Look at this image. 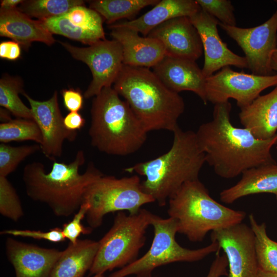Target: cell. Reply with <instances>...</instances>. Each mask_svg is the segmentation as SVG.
Here are the masks:
<instances>
[{
  "mask_svg": "<svg viewBox=\"0 0 277 277\" xmlns=\"http://www.w3.org/2000/svg\"><path fill=\"white\" fill-rule=\"evenodd\" d=\"M231 104L214 105L212 120L201 125L195 132L206 163L224 179H232L245 171L276 163L271 149L277 145V133L268 140L255 138L245 128L236 127L230 119Z\"/></svg>",
  "mask_w": 277,
  "mask_h": 277,
  "instance_id": "6da1fadb",
  "label": "cell"
},
{
  "mask_svg": "<svg viewBox=\"0 0 277 277\" xmlns=\"http://www.w3.org/2000/svg\"><path fill=\"white\" fill-rule=\"evenodd\" d=\"M85 162V153L80 150L68 164L54 161L47 173L41 162L27 164L23 169V180L27 195L47 205L57 216L75 214L84 203L87 188L104 175L92 162L80 173L79 169Z\"/></svg>",
  "mask_w": 277,
  "mask_h": 277,
  "instance_id": "7a4b0ae2",
  "label": "cell"
},
{
  "mask_svg": "<svg viewBox=\"0 0 277 277\" xmlns=\"http://www.w3.org/2000/svg\"><path fill=\"white\" fill-rule=\"evenodd\" d=\"M128 104L144 129L172 132L185 110L183 97L148 68L124 65L113 87Z\"/></svg>",
  "mask_w": 277,
  "mask_h": 277,
  "instance_id": "3957f363",
  "label": "cell"
},
{
  "mask_svg": "<svg viewBox=\"0 0 277 277\" xmlns=\"http://www.w3.org/2000/svg\"><path fill=\"white\" fill-rule=\"evenodd\" d=\"M173 133V143L167 152L125 169L145 177L141 183L142 190L161 206H165L185 183L198 180L206 163L195 132L178 127Z\"/></svg>",
  "mask_w": 277,
  "mask_h": 277,
  "instance_id": "277c9868",
  "label": "cell"
},
{
  "mask_svg": "<svg viewBox=\"0 0 277 277\" xmlns=\"http://www.w3.org/2000/svg\"><path fill=\"white\" fill-rule=\"evenodd\" d=\"M147 133L113 88H104L93 97L88 131L93 147L108 155H127L143 146Z\"/></svg>",
  "mask_w": 277,
  "mask_h": 277,
  "instance_id": "5b68a950",
  "label": "cell"
},
{
  "mask_svg": "<svg viewBox=\"0 0 277 277\" xmlns=\"http://www.w3.org/2000/svg\"><path fill=\"white\" fill-rule=\"evenodd\" d=\"M168 202V214L175 220L177 232L193 242L202 241L210 231L241 223L246 215L214 200L199 179L185 183Z\"/></svg>",
  "mask_w": 277,
  "mask_h": 277,
  "instance_id": "8992f818",
  "label": "cell"
},
{
  "mask_svg": "<svg viewBox=\"0 0 277 277\" xmlns=\"http://www.w3.org/2000/svg\"><path fill=\"white\" fill-rule=\"evenodd\" d=\"M152 213L141 209L135 214L119 212L112 226L98 241V248L89 270L92 275L123 268L135 261L146 241Z\"/></svg>",
  "mask_w": 277,
  "mask_h": 277,
  "instance_id": "52a82bcc",
  "label": "cell"
},
{
  "mask_svg": "<svg viewBox=\"0 0 277 277\" xmlns=\"http://www.w3.org/2000/svg\"><path fill=\"white\" fill-rule=\"evenodd\" d=\"M151 225L154 236L148 251L141 258L112 273L108 277H151L154 269L177 262H193L201 260L210 254L221 250L219 243L212 241L209 245L197 249H190L180 245L175 240L177 232L175 220L163 219L152 214Z\"/></svg>",
  "mask_w": 277,
  "mask_h": 277,
  "instance_id": "ba28073f",
  "label": "cell"
},
{
  "mask_svg": "<svg viewBox=\"0 0 277 277\" xmlns=\"http://www.w3.org/2000/svg\"><path fill=\"white\" fill-rule=\"evenodd\" d=\"M141 183L136 175L120 179L103 175L92 183L84 201L89 205L86 217L90 228L100 226L109 213L127 210L135 214L143 205L155 202L142 190Z\"/></svg>",
  "mask_w": 277,
  "mask_h": 277,
  "instance_id": "9c48e42d",
  "label": "cell"
},
{
  "mask_svg": "<svg viewBox=\"0 0 277 277\" xmlns=\"http://www.w3.org/2000/svg\"><path fill=\"white\" fill-rule=\"evenodd\" d=\"M277 86V73L261 76L238 72L230 66L206 78L207 102L215 105L233 98L240 108L250 104L266 89Z\"/></svg>",
  "mask_w": 277,
  "mask_h": 277,
  "instance_id": "30bf717a",
  "label": "cell"
},
{
  "mask_svg": "<svg viewBox=\"0 0 277 277\" xmlns=\"http://www.w3.org/2000/svg\"><path fill=\"white\" fill-rule=\"evenodd\" d=\"M61 44L73 57L87 64L91 71L92 80L84 94L85 98L94 97L114 83L124 66L123 50L118 42L105 38L87 47Z\"/></svg>",
  "mask_w": 277,
  "mask_h": 277,
  "instance_id": "8fae6325",
  "label": "cell"
},
{
  "mask_svg": "<svg viewBox=\"0 0 277 277\" xmlns=\"http://www.w3.org/2000/svg\"><path fill=\"white\" fill-rule=\"evenodd\" d=\"M219 25L242 49L251 73L274 74L271 60L277 48V9L267 21L256 27L241 28L220 22Z\"/></svg>",
  "mask_w": 277,
  "mask_h": 277,
  "instance_id": "7c38bea8",
  "label": "cell"
},
{
  "mask_svg": "<svg viewBox=\"0 0 277 277\" xmlns=\"http://www.w3.org/2000/svg\"><path fill=\"white\" fill-rule=\"evenodd\" d=\"M211 241L217 242L227 258L228 277H258L259 270L254 236L242 223L211 231Z\"/></svg>",
  "mask_w": 277,
  "mask_h": 277,
  "instance_id": "4fadbf2b",
  "label": "cell"
},
{
  "mask_svg": "<svg viewBox=\"0 0 277 277\" xmlns=\"http://www.w3.org/2000/svg\"><path fill=\"white\" fill-rule=\"evenodd\" d=\"M23 94L30 104L33 120L42 135L41 151L46 157L55 161L56 157L62 154L64 141H74L77 132L69 130L65 127L56 91L50 99L44 101L35 100L25 92Z\"/></svg>",
  "mask_w": 277,
  "mask_h": 277,
  "instance_id": "5bb4252c",
  "label": "cell"
},
{
  "mask_svg": "<svg viewBox=\"0 0 277 277\" xmlns=\"http://www.w3.org/2000/svg\"><path fill=\"white\" fill-rule=\"evenodd\" d=\"M189 17L201 39L204 53L202 70L206 78L226 66L248 68L245 57L234 53L222 40L217 30L220 22L217 19L202 9Z\"/></svg>",
  "mask_w": 277,
  "mask_h": 277,
  "instance_id": "9a60e30c",
  "label": "cell"
},
{
  "mask_svg": "<svg viewBox=\"0 0 277 277\" xmlns=\"http://www.w3.org/2000/svg\"><path fill=\"white\" fill-rule=\"evenodd\" d=\"M160 41L166 55L196 61L203 49L199 32L189 17L180 16L156 27L147 36Z\"/></svg>",
  "mask_w": 277,
  "mask_h": 277,
  "instance_id": "2e32d148",
  "label": "cell"
},
{
  "mask_svg": "<svg viewBox=\"0 0 277 277\" xmlns=\"http://www.w3.org/2000/svg\"><path fill=\"white\" fill-rule=\"evenodd\" d=\"M6 251L15 277H49L62 251L42 248L12 238L6 241Z\"/></svg>",
  "mask_w": 277,
  "mask_h": 277,
  "instance_id": "e0dca14e",
  "label": "cell"
},
{
  "mask_svg": "<svg viewBox=\"0 0 277 277\" xmlns=\"http://www.w3.org/2000/svg\"><path fill=\"white\" fill-rule=\"evenodd\" d=\"M153 72L170 90L179 93L189 91L206 105V77L195 61L166 55L152 67Z\"/></svg>",
  "mask_w": 277,
  "mask_h": 277,
  "instance_id": "ac0fdd59",
  "label": "cell"
},
{
  "mask_svg": "<svg viewBox=\"0 0 277 277\" xmlns=\"http://www.w3.org/2000/svg\"><path fill=\"white\" fill-rule=\"evenodd\" d=\"M110 35L121 45L125 65L153 67L165 56L163 44L157 39L142 37L136 31L113 24L108 26Z\"/></svg>",
  "mask_w": 277,
  "mask_h": 277,
  "instance_id": "d6986e66",
  "label": "cell"
},
{
  "mask_svg": "<svg viewBox=\"0 0 277 277\" xmlns=\"http://www.w3.org/2000/svg\"><path fill=\"white\" fill-rule=\"evenodd\" d=\"M52 33L40 20H34L18 8L0 9V35L11 38L24 48L33 42L47 45L55 42Z\"/></svg>",
  "mask_w": 277,
  "mask_h": 277,
  "instance_id": "ffe728a7",
  "label": "cell"
},
{
  "mask_svg": "<svg viewBox=\"0 0 277 277\" xmlns=\"http://www.w3.org/2000/svg\"><path fill=\"white\" fill-rule=\"evenodd\" d=\"M240 109V123L255 138L268 140L277 133V86Z\"/></svg>",
  "mask_w": 277,
  "mask_h": 277,
  "instance_id": "44dd1931",
  "label": "cell"
},
{
  "mask_svg": "<svg viewBox=\"0 0 277 277\" xmlns=\"http://www.w3.org/2000/svg\"><path fill=\"white\" fill-rule=\"evenodd\" d=\"M201 9L195 0H162L137 18L113 25L132 29L145 37L168 20L180 16L190 17Z\"/></svg>",
  "mask_w": 277,
  "mask_h": 277,
  "instance_id": "7402d4cb",
  "label": "cell"
},
{
  "mask_svg": "<svg viewBox=\"0 0 277 277\" xmlns=\"http://www.w3.org/2000/svg\"><path fill=\"white\" fill-rule=\"evenodd\" d=\"M241 180L220 192L221 201L231 204L249 195L269 193L277 195V164L253 167L245 171Z\"/></svg>",
  "mask_w": 277,
  "mask_h": 277,
  "instance_id": "603a6c76",
  "label": "cell"
},
{
  "mask_svg": "<svg viewBox=\"0 0 277 277\" xmlns=\"http://www.w3.org/2000/svg\"><path fill=\"white\" fill-rule=\"evenodd\" d=\"M98 246V241L87 239L70 243L62 251L49 277H84L92 265Z\"/></svg>",
  "mask_w": 277,
  "mask_h": 277,
  "instance_id": "cb8c5ba5",
  "label": "cell"
},
{
  "mask_svg": "<svg viewBox=\"0 0 277 277\" xmlns=\"http://www.w3.org/2000/svg\"><path fill=\"white\" fill-rule=\"evenodd\" d=\"M160 0H96L90 3V8L98 13L105 19L107 24L110 25L122 18L131 19L143 8L149 6H154Z\"/></svg>",
  "mask_w": 277,
  "mask_h": 277,
  "instance_id": "d4e9b609",
  "label": "cell"
},
{
  "mask_svg": "<svg viewBox=\"0 0 277 277\" xmlns=\"http://www.w3.org/2000/svg\"><path fill=\"white\" fill-rule=\"evenodd\" d=\"M248 218L254 236L255 252L259 269L277 273V242L268 236L264 223H258L253 214H250Z\"/></svg>",
  "mask_w": 277,
  "mask_h": 277,
  "instance_id": "484cf974",
  "label": "cell"
},
{
  "mask_svg": "<svg viewBox=\"0 0 277 277\" xmlns=\"http://www.w3.org/2000/svg\"><path fill=\"white\" fill-rule=\"evenodd\" d=\"M23 83L18 77L4 76L0 80V105L18 118L33 120L31 110L21 100Z\"/></svg>",
  "mask_w": 277,
  "mask_h": 277,
  "instance_id": "4316f807",
  "label": "cell"
},
{
  "mask_svg": "<svg viewBox=\"0 0 277 277\" xmlns=\"http://www.w3.org/2000/svg\"><path fill=\"white\" fill-rule=\"evenodd\" d=\"M52 33L91 45L105 39L104 31L85 29L72 24L63 15L40 20Z\"/></svg>",
  "mask_w": 277,
  "mask_h": 277,
  "instance_id": "83f0119b",
  "label": "cell"
},
{
  "mask_svg": "<svg viewBox=\"0 0 277 277\" xmlns=\"http://www.w3.org/2000/svg\"><path fill=\"white\" fill-rule=\"evenodd\" d=\"M84 3L81 0H29L24 1L18 9L30 17L42 20L63 15Z\"/></svg>",
  "mask_w": 277,
  "mask_h": 277,
  "instance_id": "f1b7e54d",
  "label": "cell"
},
{
  "mask_svg": "<svg viewBox=\"0 0 277 277\" xmlns=\"http://www.w3.org/2000/svg\"><path fill=\"white\" fill-rule=\"evenodd\" d=\"M32 141L41 145L43 142L41 130L34 120L16 118L0 124V142Z\"/></svg>",
  "mask_w": 277,
  "mask_h": 277,
  "instance_id": "f546056e",
  "label": "cell"
},
{
  "mask_svg": "<svg viewBox=\"0 0 277 277\" xmlns=\"http://www.w3.org/2000/svg\"><path fill=\"white\" fill-rule=\"evenodd\" d=\"M39 150H41V146L38 144L12 146L1 143L0 176L7 177L26 158Z\"/></svg>",
  "mask_w": 277,
  "mask_h": 277,
  "instance_id": "4dcf8cb0",
  "label": "cell"
},
{
  "mask_svg": "<svg viewBox=\"0 0 277 277\" xmlns=\"http://www.w3.org/2000/svg\"><path fill=\"white\" fill-rule=\"evenodd\" d=\"M0 213L14 222L23 215L24 211L16 191L7 177L0 176Z\"/></svg>",
  "mask_w": 277,
  "mask_h": 277,
  "instance_id": "1f68e13d",
  "label": "cell"
},
{
  "mask_svg": "<svg viewBox=\"0 0 277 277\" xmlns=\"http://www.w3.org/2000/svg\"><path fill=\"white\" fill-rule=\"evenodd\" d=\"M72 24L85 29L104 31L103 17L95 10L83 5L71 8L64 15Z\"/></svg>",
  "mask_w": 277,
  "mask_h": 277,
  "instance_id": "d6a6232c",
  "label": "cell"
},
{
  "mask_svg": "<svg viewBox=\"0 0 277 277\" xmlns=\"http://www.w3.org/2000/svg\"><path fill=\"white\" fill-rule=\"evenodd\" d=\"M201 9L217 19L221 24L235 26L234 9L229 0H195Z\"/></svg>",
  "mask_w": 277,
  "mask_h": 277,
  "instance_id": "836d02e7",
  "label": "cell"
},
{
  "mask_svg": "<svg viewBox=\"0 0 277 277\" xmlns=\"http://www.w3.org/2000/svg\"><path fill=\"white\" fill-rule=\"evenodd\" d=\"M89 208V205L87 203H83L74 214L72 220L63 225V234L70 243L75 244L81 234H89L91 232V228H86L82 224V221L86 216Z\"/></svg>",
  "mask_w": 277,
  "mask_h": 277,
  "instance_id": "e575fe53",
  "label": "cell"
},
{
  "mask_svg": "<svg viewBox=\"0 0 277 277\" xmlns=\"http://www.w3.org/2000/svg\"><path fill=\"white\" fill-rule=\"evenodd\" d=\"M1 233L15 236L45 240L53 243L62 242L66 239L63 234L62 229L59 228H54L45 232L30 230L8 229L1 231Z\"/></svg>",
  "mask_w": 277,
  "mask_h": 277,
  "instance_id": "d590c367",
  "label": "cell"
},
{
  "mask_svg": "<svg viewBox=\"0 0 277 277\" xmlns=\"http://www.w3.org/2000/svg\"><path fill=\"white\" fill-rule=\"evenodd\" d=\"M61 94L65 108L70 112H78L83 106L84 95L78 89H63Z\"/></svg>",
  "mask_w": 277,
  "mask_h": 277,
  "instance_id": "8d00e7d4",
  "label": "cell"
},
{
  "mask_svg": "<svg viewBox=\"0 0 277 277\" xmlns=\"http://www.w3.org/2000/svg\"><path fill=\"white\" fill-rule=\"evenodd\" d=\"M221 250L216 252L215 259L212 262L206 277H221L228 276L227 268L228 266L227 258L225 254L220 253Z\"/></svg>",
  "mask_w": 277,
  "mask_h": 277,
  "instance_id": "74e56055",
  "label": "cell"
},
{
  "mask_svg": "<svg viewBox=\"0 0 277 277\" xmlns=\"http://www.w3.org/2000/svg\"><path fill=\"white\" fill-rule=\"evenodd\" d=\"M20 45L14 41H5L0 44V57L4 59L14 61L21 55Z\"/></svg>",
  "mask_w": 277,
  "mask_h": 277,
  "instance_id": "f35d334b",
  "label": "cell"
},
{
  "mask_svg": "<svg viewBox=\"0 0 277 277\" xmlns=\"http://www.w3.org/2000/svg\"><path fill=\"white\" fill-rule=\"evenodd\" d=\"M64 122L68 130L77 131L85 126L86 120L78 112H70L64 117Z\"/></svg>",
  "mask_w": 277,
  "mask_h": 277,
  "instance_id": "ab89813d",
  "label": "cell"
},
{
  "mask_svg": "<svg viewBox=\"0 0 277 277\" xmlns=\"http://www.w3.org/2000/svg\"><path fill=\"white\" fill-rule=\"evenodd\" d=\"M24 1L22 0H3L1 1V9L9 10L17 8Z\"/></svg>",
  "mask_w": 277,
  "mask_h": 277,
  "instance_id": "60d3db41",
  "label": "cell"
},
{
  "mask_svg": "<svg viewBox=\"0 0 277 277\" xmlns=\"http://www.w3.org/2000/svg\"><path fill=\"white\" fill-rule=\"evenodd\" d=\"M9 113L10 112L6 109H1L0 117L1 123H6L12 120L10 116Z\"/></svg>",
  "mask_w": 277,
  "mask_h": 277,
  "instance_id": "b9f144b4",
  "label": "cell"
},
{
  "mask_svg": "<svg viewBox=\"0 0 277 277\" xmlns=\"http://www.w3.org/2000/svg\"><path fill=\"white\" fill-rule=\"evenodd\" d=\"M271 67L273 71L277 72V48L273 52L271 57Z\"/></svg>",
  "mask_w": 277,
  "mask_h": 277,
  "instance_id": "7bdbcfd3",
  "label": "cell"
},
{
  "mask_svg": "<svg viewBox=\"0 0 277 277\" xmlns=\"http://www.w3.org/2000/svg\"><path fill=\"white\" fill-rule=\"evenodd\" d=\"M258 277H277V273L266 272L259 269Z\"/></svg>",
  "mask_w": 277,
  "mask_h": 277,
  "instance_id": "ee69618b",
  "label": "cell"
},
{
  "mask_svg": "<svg viewBox=\"0 0 277 277\" xmlns=\"http://www.w3.org/2000/svg\"><path fill=\"white\" fill-rule=\"evenodd\" d=\"M92 277H104V274H98L94 275Z\"/></svg>",
  "mask_w": 277,
  "mask_h": 277,
  "instance_id": "f6af8a7d",
  "label": "cell"
},
{
  "mask_svg": "<svg viewBox=\"0 0 277 277\" xmlns=\"http://www.w3.org/2000/svg\"><path fill=\"white\" fill-rule=\"evenodd\" d=\"M276 201H277V195H276Z\"/></svg>",
  "mask_w": 277,
  "mask_h": 277,
  "instance_id": "bcb514c9",
  "label": "cell"
}]
</instances>
